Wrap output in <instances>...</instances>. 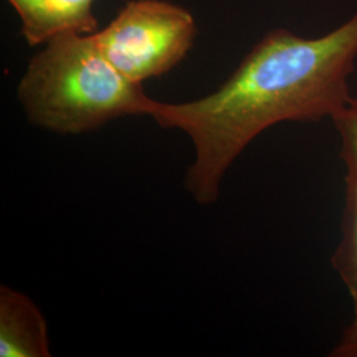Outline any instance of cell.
I'll list each match as a JSON object with an SVG mask.
<instances>
[{"instance_id": "obj_1", "label": "cell", "mask_w": 357, "mask_h": 357, "mask_svg": "<svg viewBox=\"0 0 357 357\" xmlns=\"http://www.w3.org/2000/svg\"><path fill=\"white\" fill-rule=\"evenodd\" d=\"M356 59L357 13L321 38L268 32L215 93L192 102L155 101L153 121L184 131L195 147L184 184L197 204L217 202L224 175L265 130L339 114L354 98Z\"/></svg>"}, {"instance_id": "obj_2", "label": "cell", "mask_w": 357, "mask_h": 357, "mask_svg": "<svg viewBox=\"0 0 357 357\" xmlns=\"http://www.w3.org/2000/svg\"><path fill=\"white\" fill-rule=\"evenodd\" d=\"M28 119L59 134H82L125 115H149L155 100L123 76L91 35L63 32L28 65L17 86Z\"/></svg>"}, {"instance_id": "obj_3", "label": "cell", "mask_w": 357, "mask_h": 357, "mask_svg": "<svg viewBox=\"0 0 357 357\" xmlns=\"http://www.w3.org/2000/svg\"><path fill=\"white\" fill-rule=\"evenodd\" d=\"M195 33L187 10L163 0H130L109 26L91 36L123 76L142 84L176 66Z\"/></svg>"}, {"instance_id": "obj_4", "label": "cell", "mask_w": 357, "mask_h": 357, "mask_svg": "<svg viewBox=\"0 0 357 357\" xmlns=\"http://www.w3.org/2000/svg\"><path fill=\"white\" fill-rule=\"evenodd\" d=\"M332 122L340 138V158L345 169V200L340 240L331 264L347 289L352 308H357V96L332 118Z\"/></svg>"}, {"instance_id": "obj_5", "label": "cell", "mask_w": 357, "mask_h": 357, "mask_svg": "<svg viewBox=\"0 0 357 357\" xmlns=\"http://www.w3.org/2000/svg\"><path fill=\"white\" fill-rule=\"evenodd\" d=\"M0 356H51L43 312L31 298L7 286L0 289Z\"/></svg>"}, {"instance_id": "obj_6", "label": "cell", "mask_w": 357, "mask_h": 357, "mask_svg": "<svg viewBox=\"0 0 357 357\" xmlns=\"http://www.w3.org/2000/svg\"><path fill=\"white\" fill-rule=\"evenodd\" d=\"M22 19V33L29 45L47 43L63 32L93 35L97 19L94 0H8Z\"/></svg>"}, {"instance_id": "obj_7", "label": "cell", "mask_w": 357, "mask_h": 357, "mask_svg": "<svg viewBox=\"0 0 357 357\" xmlns=\"http://www.w3.org/2000/svg\"><path fill=\"white\" fill-rule=\"evenodd\" d=\"M330 357H357V308H352V317L333 345Z\"/></svg>"}]
</instances>
